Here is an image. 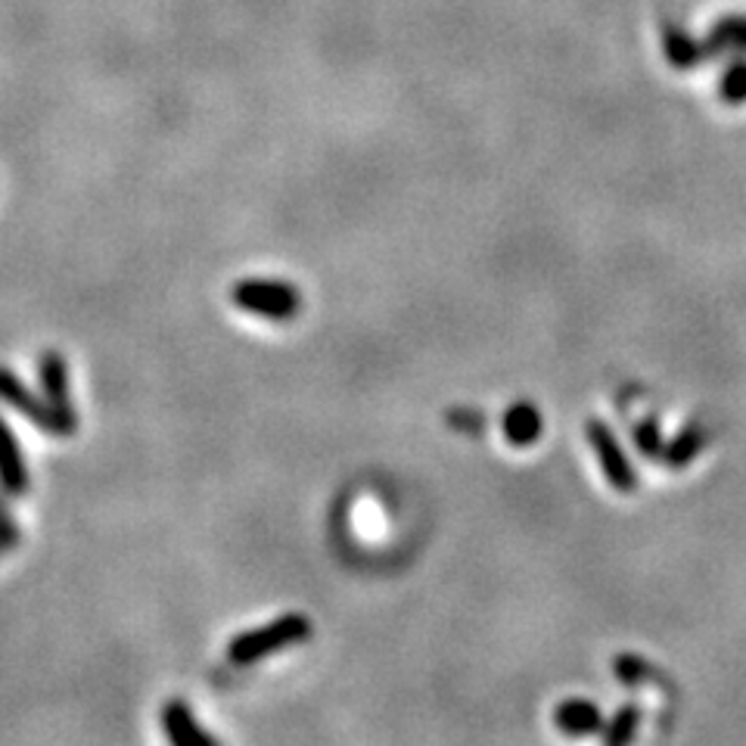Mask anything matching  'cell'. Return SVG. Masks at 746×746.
<instances>
[{"label": "cell", "instance_id": "cell-5", "mask_svg": "<svg viewBox=\"0 0 746 746\" xmlns=\"http://www.w3.org/2000/svg\"><path fill=\"white\" fill-rule=\"evenodd\" d=\"M162 728L171 744L178 746H212L215 737L209 730L200 728V722L193 718V713L186 709V703L181 699H171L169 706L162 709Z\"/></svg>", "mask_w": 746, "mask_h": 746}, {"label": "cell", "instance_id": "cell-7", "mask_svg": "<svg viewBox=\"0 0 746 746\" xmlns=\"http://www.w3.org/2000/svg\"><path fill=\"white\" fill-rule=\"evenodd\" d=\"M538 414L528 407V404H520V407H513L511 414H507V435H511L516 445H526L532 442L535 435H538Z\"/></svg>", "mask_w": 746, "mask_h": 746}, {"label": "cell", "instance_id": "cell-2", "mask_svg": "<svg viewBox=\"0 0 746 746\" xmlns=\"http://www.w3.org/2000/svg\"><path fill=\"white\" fill-rule=\"evenodd\" d=\"M311 635V622L302 613H290V616H280L278 622H268L262 628H252L243 632L231 641V663L236 666H249V663H259L271 653L286 651L299 641H305Z\"/></svg>", "mask_w": 746, "mask_h": 746}, {"label": "cell", "instance_id": "cell-8", "mask_svg": "<svg viewBox=\"0 0 746 746\" xmlns=\"http://www.w3.org/2000/svg\"><path fill=\"white\" fill-rule=\"evenodd\" d=\"M557 722L566 730L582 734V730H588L597 725V713L591 709L588 703H566V706L557 713Z\"/></svg>", "mask_w": 746, "mask_h": 746}, {"label": "cell", "instance_id": "cell-4", "mask_svg": "<svg viewBox=\"0 0 746 746\" xmlns=\"http://www.w3.org/2000/svg\"><path fill=\"white\" fill-rule=\"evenodd\" d=\"M0 485L10 495H26L29 492V466L22 457V448L16 442L10 423L0 414Z\"/></svg>", "mask_w": 746, "mask_h": 746}, {"label": "cell", "instance_id": "cell-1", "mask_svg": "<svg viewBox=\"0 0 746 746\" xmlns=\"http://www.w3.org/2000/svg\"><path fill=\"white\" fill-rule=\"evenodd\" d=\"M0 402L16 407L47 435H72L78 430L75 407H57L47 395L38 399L31 389L22 386V380L10 367H0Z\"/></svg>", "mask_w": 746, "mask_h": 746}, {"label": "cell", "instance_id": "cell-3", "mask_svg": "<svg viewBox=\"0 0 746 746\" xmlns=\"http://www.w3.org/2000/svg\"><path fill=\"white\" fill-rule=\"evenodd\" d=\"M233 305L268 321H290L302 309V295L283 280H240L233 286Z\"/></svg>", "mask_w": 746, "mask_h": 746}, {"label": "cell", "instance_id": "cell-9", "mask_svg": "<svg viewBox=\"0 0 746 746\" xmlns=\"http://www.w3.org/2000/svg\"><path fill=\"white\" fill-rule=\"evenodd\" d=\"M16 542H19V528H16L13 516H10V511H7L3 501H0V551H3V547H13Z\"/></svg>", "mask_w": 746, "mask_h": 746}, {"label": "cell", "instance_id": "cell-6", "mask_svg": "<svg viewBox=\"0 0 746 746\" xmlns=\"http://www.w3.org/2000/svg\"><path fill=\"white\" fill-rule=\"evenodd\" d=\"M41 389L57 407H72L69 404V371H65L62 355H57V352H47L41 357Z\"/></svg>", "mask_w": 746, "mask_h": 746}]
</instances>
